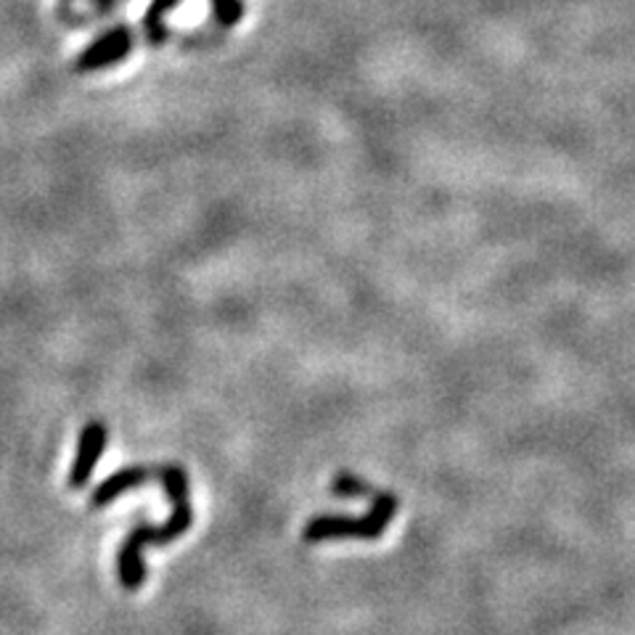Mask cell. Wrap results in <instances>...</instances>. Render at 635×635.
Wrapping results in <instances>:
<instances>
[{
    "label": "cell",
    "mask_w": 635,
    "mask_h": 635,
    "mask_svg": "<svg viewBox=\"0 0 635 635\" xmlns=\"http://www.w3.org/2000/svg\"><path fill=\"white\" fill-rule=\"evenodd\" d=\"M159 479L165 485L167 498L172 503V514L165 524H136L131 530V535L125 537L120 545L117 554V572L122 588L136 590L144 586L146 580V564L140 551L146 545H170L172 541L183 535L185 530L194 524V509H191V496H189V474L183 472V466L178 464H162V466H127V469L114 472L112 477H106L104 483L93 490L91 496V509H104L112 503L114 498L122 496L127 490H138L144 483Z\"/></svg>",
    "instance_id": "6da1fadb"
},
{
    "label": "cell",
    "mask_w": 635,
    "mask_h": 635,
    "mask_svg": "<svg viewBox=\"0 0 635 635\" xmlns=\"http://www.w3.org/2000/svg\"><path fill=\"white\" fill-rule=\"evenodd\" d=\"M397 509V498L393 492H374L371 496V509L365 517H333L320 514L307 522L303 541L316 545L324 541H378L393 522Z\"/></svg>",
    "instance_id": "7a4b0ae2"
},
{
    "label": "cell",
    "mask_w": 635,
    "mask_h": 635,
    "mask_svg": "<svg viewBox=\"0 0 635 635\" xmlns=\"http://www.w3.org/2000/svg\"><path fill=\"white\" fill-rule=\"evenodd\" d=\"M109 440V429L104 421H91L86 423V429L80 432V445H77V455L72 472H69V487L72 490H82L88 483H91L95 464H99L101 453H104Z\"/></svg>",
    "instance_id": "3957f363"
},
{
    "label": "cell",
    "mask_w": 635,
    "mask_h": 635,
    "mask_svg": "<svg viewBox=\"0 0 635 635\" xmlns=\"http://www.w3.org/2000/svg\"><path fill=\"white\" fill-rule=\"evenodd\" d=\"M131 50H133L131 30L112 27L106 30L104 35L95 37L91 48L82 50L80 59H77V69H80V72H95V69L114 67V64H120Z\"/></svg>",
    "instance_id": "277c9868"
},
{
    "label": "cell",
    "mask_w": 635,
    "mask_h": 635,
    "mask_svg": "<svg viewBox=\"0 0 635 635\" xmlns=\"http://www.w3.org/2000/svg\"><path fill=\"white\" fill-rule=\"evenodd\" d=\"M181 3V0H154L151 9L146 11V35H149V41L154 46H162L165 37H167V30H165V16L170 14L175 5ZM243 14V5L241 0H215V16L217 22L223 24H236Z\"/></svg>",
    "instance_id": "5b68a950"
},
{
    "label": "cell",
    "mask_w": 635,
    "mask_h": 635,
    "mask_svg": "<svg viewBox=\"0 0 635 635\" xmlns=\"http://www.w3.org/2000/svg\"><path fill=\"white\" fill-rule=\"evenodd\" d=\"M331 492L339 498H371L376 490L368 483H363L361 477H355V474L339 472L337 477H333Z\"/></svg>",
    "instance_id": "8992f818"
},
{
    "label": "cell",
    "mask_w": 635,
    "mask_h": 635,
    "mask_svg": "<svg viewBox=\"0 0 635 635\" xmlns=\"http://www.w3.org/2000/svg\"><path fill=\"white\" fill-rule=\"evenodd\" d=\"M88 3L93 5L95 14H106V11H112L114 5H117V0H88Z\"/></svg>",
    "instance_id": "52a82bcc"
}]
</instances>
